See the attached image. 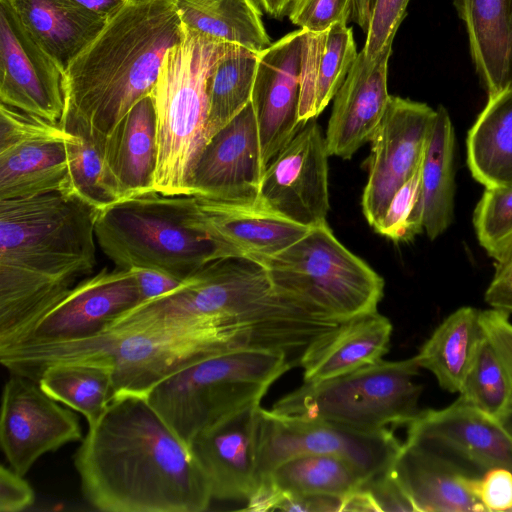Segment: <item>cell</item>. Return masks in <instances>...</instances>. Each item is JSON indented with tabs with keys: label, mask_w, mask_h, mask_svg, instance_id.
Instances as JSON below:
<instances>
[{
	"label": "cell",
	"mask_w": 512,
	"mask_h": 512,
	"mask_svg": "<svg viewBox=\"0 0 512 512\" xmlns=\"http://www.w3.org/2000/svg\"><path fill=\"white\" fill-rule=\"evenodd\" d=\"M481 311L464 306L434 330L416 356L420 368L434 374L439 385L459 392L484 337Z\"/></svg>",
	"instance_id": "4dcf8cb0"
},
{
	"label": "cell",
	"mask_w": 512,
	"mask_h": 512,
	"mask_svg": "<svg viewBox=\"0 0 512 512\" xmlns=\"http://www.w3.org/2000/svg\"><path fill=\"white\" fill-rule=\"evenodd\" d=\"M32 39L64 70L107 20L74 0H4Z\"/></svg>",
	"instance_id": "484cf974"
},
{
	"label": "cell",
	"mask_w": 512,
	"mask_h": 512,
	"mask_svg": "<svg viewBox=\"0 0 512 512\" xmlns=\"http://www.w3.org/2000/svg\"><path fill=\"white\" fill-rule=\"evenodd\" d=\"M195 222L234 257L274 255L311 228L265 208L258 201H227L192 195Z\"/></svg>",
	"instance_id": "44dd1931"
},
{
	"label": "cell",
	"mask_w": 512,
	"mask_h": 512,
	"mask_svg": "<svg viewBox=\"0 0 512 512\" xmlns=\"http://www.w3.org/2000/svg\"><path fill=\"white\" fill-rule=\"evenodd\" d=\"M410 0H373L366 41L362 51L368 58L376 57L392 44L406 16Z\"/></svg>",
	"instance_id": "60d3db41"
},
{
	"label": "cell",
	"mask_w": 512,
	"mask_h": 512,
	"mask_svg": "<svg viewBox=\"0 0 512 512\" xmlns=\"http://www.w3.org/2000/svg\"><path fill=\"white\" fill-rule=\"evenodd\" d=\"M342 500L343 497L338 496L323 494H294L282 492L276 489V496L273 502L272 511L340 512Z\"/></svg>",
	"instance_id": "bcb514c9"
},
{
	"label": "cell",
	"mask_w": 512,
	"mask_h": 512,
	"mask_svg": "<svg viewBox=\"0 0 512 512\" xmlns=\"http://www.w3.org/2000/svg\"><path fill=\"white\" fill-rule=\"evenodd\" d=\"M506 89H512V11H511L510 32H509V50H508L507 75H506Z\"/></svg>",
	"instance_id": "db71d44e"
},
{
	"label": "cell",
	"mask_w": 512,
	"mask_h": 512,
	"mask_svg": "<svg viewBox=\"0 0 512 512\" xmlns=\"http://www.w3.org/2000/svg\"><path fill=\"white\" fill-rule=\"evenodd\" d=\"M258 54L231 44L215 64L208 80L206 143L251 102Z\"/></svg>",
	"instance_id": "e575fe53"
},
{
	"label": "cell",
	"mask_w": 512,
	"mask_h": 512,
	"mask_svg": "<svg viewBox=\"0 0 512 512\" xmlns=\"http://www.w3.org/2000/svg\"><path fill=\"white\" fill-rule=\"evenodd\" d=\"M510 511H512V509Z\"/></svg>",
	"instance_id": "9f6ffc18"
},
{
	"label": "cell",
	"mask_w": 512,
	"mask_h": 512,
	"mask_svg": "<svg viewBox=\"0 0 512 512\" xmlns=\"http://www.w3.org/2000/svg\"><path fill=\"white\" fill-rule=\"evenodd\" d=\"M357 55L353 30L347 24L337 23L321 32L305 30L301 45L300 123L317 118L334 99Z\"/></svg>",
	"instance_id": "d4e9b609"
},
{
	"label": "cell",
	"mask_w": 512,
	"mask_h": 512,
	"mask_svg": "<svg viewBox=\"0 0 512 512\" xmlns=\"http://www.w3.org/2000/svg\"><path fill=\"white\" fill-rule=\"evenodd\" d=\"M253 259L283 294L339 321L377 311L383 297L382 277L348 250L327 222L284 250Z\"/></svg>",
	"instance_id": "ba28073f"
},
{
	"label": "cell",
	"mask_w": 512,
	"mask_h": 512,
	"mask_svg": "<svg viewBox=\"0 0 512 512\" xmlns=\"http://www.w3.org/2000/svg\"><path fill=\"white\" fill-rule=\"evenodd\" d=\"M499 421L512 437V402L506 413L499 419Z\"/></svg>",
	"instance_id": "11a10c76"
},
{
	"label": "cell",
	"mask_w": 512,
	"mask_h": 512,
	"mask_svg": "<svg viewBox=\"0 0 512 512\" xmlns=\"http://www.w3.org/2000/svg\"><path fill=\"white\" fill-rule=\"evenodd\" d=\"M81 491L105 512H202L209 481L145 396L114 398L74 455Z\"/></svg>",
	"instance_id": "6da1fadb"
},
{
	"label": "cell",
	"mask_w": 512,
	"mask_h": 512,
	"mask_svg": "<svg viewBox=\"0 0 512 512\" xmlns=\"http://www.w3.org/2000/svg\"><path fill=\"white\" fill-rule=\"evenodd\" d=\"M401 446L388 428L361 431L324 420L284 416L261 408L257 430L258 484L277 465L301 454L342 457L351 462L367 481L392 467Z\"/></svg>",
	"instance_id": "30bf717a"
},
{
	"label": "cell",
	"mask_w": 512,
	"mask_h": 512,
	"mask_svg": "<svg viewBox=\"0 0 512 512\" xmlns=\"http://www.w3.org/2000/svg\"><path fill=\"white\" fill-rule=\"evenodd\" d=\"M362 487L370 492L379 511H416L391 468L370 478Z\"/></svg>",
	"instance_id": "7bdbcfd3"
},
{
	"label": "cell",
	"mask_w": 512,
	"mask_h": 512,
	"mask_svg": "<svg viewBox=\"0 0 512 512\" xmlns=\"http://www.w3.org/2000/svg\"><path fill=\"white\" fill-rule=\"evenodd\" d=\"M391 334V322L377 311L342 321L302 353L304 382L326 380L381 360Z\"/></svg>",
	"instance_id": "cb8c5ba5"
},
{
	"label": "cell",
	"mask_w": 512,
	"mask_h": 512,
	"mask_svg": "<svg viewBox=\"0 0 512 512\" xmlns=\"http://www.w3.org/2000/svg\"><path fill=\"white\" fill-rule=\"evenodd\" d=\"M353 0H292L289 20L301 29L321 32L351 19Z\"/></svg>",
	"instance_id": "ab89813d"
},
{
	"label": "cell",
	"mask_w": 512,
	"mask_h": 512,
	"mask_svg": "<svg viewBox=\"0 0 512 512\" xmlns=\"http://www.w3.org/2000/svg\"><path fill=\"white\" fill-rule=\"evenodd\" d=\"M262 480L282 492L338 497L361 488L366 482L351 462L329 454L291 457L273 468Z\"/></svg>",
	"instance_id": "836d02e7"
},
{
	"label": "cell",
	"mask_w": 512,
	"mask_h": 512,
	"mask_svg": "<svg viewBox=\"0 0 512 512\" xmlns=\"http://www.w3.org/2000/svg\"><path fill=\"white\" fill-rule=\"evenodd\" d=\"M328 156L316 118L307 121L266 167L257 201L308 228L326 222Z\"/></svg>",
	"instance_id": "4fadbf2b"
},
{
	"label": "cell",
	"mask_w": 512,
	"mask_h": 512,
	"mask_svg": "<svg viewBox=\"0 0 512 512\" xmlns=\"http://www.w3.org/2000/svg\"><path fill=\"white\" fill-rule=\"evenodd\" d=\"M139 303L134 271L104 267L78 281L36 312L1 341L0 348L92 337Z\"/></svg>",
	"instance_id": "8fae6325"
},
{
	"label": "cell",
	"mask_w": 512,
	"mask_h": 512,
	"mask_svg": "<svg viewBox=\"0 0 512 512\" xmlns=\"http://www.w3.org/2000/svg\"><path fill=\"white\" fill-rule=\"evenodd\" d=\"M392 44L374 58L361 50L334 97L325 143L329 156L350 159L379 126L390 95L388 61Z\"/></svg>",
	"instance_id": "ffe728a7"
},
{
	"label": "cell",
	"mask_w": 512,
	"mask_h": 512,
	"mask_svg": "<svg viewBox=\"0 0 512 512\" xmlns=\"http://www.w3.org/2000/svg\"><path fill=\"white\" fill-rule=\"evenodd\" d=\"M23 477L12 468L1 465L0 512H19L34 504V490Z\"/></svg>",
	"instance_id": "f6af8a7d"
},
{
	"label": "cell",
	"mask_w": 512,
	"mask_h": 512,
	"mask_svg": "<svg viewBox=\"0 0 512 512\" xmlns=\"http://www.w3.org/2000/svg\"><path fill=\"white\" fill-rule=\"evenodd\" d=\"M419 368L416 356L399 361L381 359L333 378L304 382L271 410L361 431L408 425L421 411L422 387L414 382Z\"/></svg>",
	"instance_id": "9c48e42d"
},
{
	"label": "cell",
	"mask_w": 512,
	"mask_h": 512,
	"mask_svg": "<svg viewBox=\"0 0 512 512\" xmlns=\"http://www.w3.org/2000/svg\"><path fill=\"white\" fill-rule=\"evenodd\" d=\"M66 131L73 133V138L67 143L69 174L64 193L78 197L97 210L116 202L104 165V141L80 129Z\"/></svg>",
	"instance_id": "8d00e7d4"
},
{
	"label": "cell",
	"mask_w": 512,
	"mask_h": 512,
	"mask_svg": "<svg viewBox=\"0 0 512 512\" xmlns=\"http://www.w3.org/2000/svg\"><path fill=\"white\" fill-rule=\"evenodd\" d=\"M341 511H379L370 492L361 487L343 497Z\"/></svg>",
	"instance_id": "681fc988"
},
{
	"label": "cell",
	"mask_w": 512,
	"mask_h": 512,
	"mask_svg": "<svg viewBox=\"0 0 512 512\" xmlns=\"http://www.w3.org/2000/svg\"><path fill=\"white\" fill-rule=\"evenodd\" d=\"M92 13L108 20L129 0H74Z\"/></svg>",
	"instance_id": "f907efd6"
},
{
	"label": "cell",
	"mask_w": 512,
	"mask_h": 512,
	"mask_svg": "<svg viewBox=\"0 0 512 512\" xmlns=\"http://www.w3.org/2000/svg\"><path fill=\"white\" fill-rule=\"evenodd\" d=\"M459 394L463 401L497 420L512 402V378L485 334Z\"/></svg>",
	"instance_id": "d590c367"
},
{
	"label": "cell",
	"mask_w": 512,
	"mask_h": 512,
	"mask_svg": "<svg viewBox=\"0 0 512 512\" xmlns=\"http://www.w3.org/2000/svg\"><path fill=\"white\" fill-rule=\"evenodd\" d=\"M477 493L486 511H510L512 471L503 467L487 470L479 477Z\"/></svg>",
	"instance_id": "b9f144b4"
},
{
	"label": "cell",
	"mask_w": 512,
	"mask_h": 512,
	"mask_svg": "<svg viewBox=\"0 0 512 512\" xmlns=\"http://www.w3.org/2000/svg\"><path fill=\"white\" fill-rule=\"evenodd\" d=\"M477 239L496 262L512 250V186L485 188L473 213Z\"/></svg>",
	"instance_id": "74e56055"
},
{
	"label": "cell",
	"mask_w": 512,
	"mask_h": 512,
	"mask_svg": "<svg viewBox=\"0 0 512 512\" xmlns=\"http://www.w3.org/2000/svg\"><path fill=\"white\" fill-rule=\"evenodd\" d=\"M73 133L43 136L0 149V200L36 197L68 188L67 143Z\"/></svg>",
	"instance_id": "4316f807"
},
{
	"label": "cell",
	"mask_w": 512,
	"mask_h": 512,
	"mask_svg": "<svg viewBox=\"0 0 512 512\" xmlns=\"http://www.w3.org/2000/svg\"><path fill=\"white\" fill-rule=\"evenodd\" d=\"M183 34L176 0H129L66 68L60 125L104 141L153 92L167 52Z\"/></svg>",
	"instance_id": "277c9868"
},
{
	"label": "cell",
	"mask_w": 512,
	"mask_h": 512,
	"mask_svg": "<svg viewBox=\"0 0 512 512\" xmlns=\"http://www.w3.org/2000/svg\"><path fill=\"white\" fill-rule=\"evenodd\" d=\"M260 409V402H252L200 431L189 443L213 498L247 501L257 488Z\"/></svg>",
	"instance_id": "d6986e66"
},
{
	"label": "cell",
	"mask_w": 512,
	"mask_h": 512,
	"mask_svg": "<svg viewBox=\"0 0 512 512\" xmlns=\"http://www.w3.org/2000/svg\"><path fill=\"white\" fill-rule=\"evenodd\" d=\"M467 163L485 188L512 186V89L489 97L467 135Z\"/></svg>",
	"instance_id": "f546056e"
},
{
	"label": "cell",
	"mask_w": 512,
	"mask_h": 512,
	"mask_svg": "<svg viewBox=\"0 0 512 512\" xmlns=\"http://www.w3.org/2000/svg\"><path fill=\"white\" fill-rule=\"evenodd\" d=\"M184 26L260 53L272 43L254 0H176Z\"/></svg>",
	"instance_id": "1f68e13d"
},
{
	"label": "cell",
	"mask_w": 512,
	"mask_h": 512,
	"mask_svg": "<svg viewBox=\"0 0 512 512\" xmlns=\"http://www.w3.org/2000/svg\"><path fill=\"white\" fill-rule=\"evenodd\" d=\"M421 165L395 192L384 215L374 227L377 233L394 242L409 241L423 231L419 211Z\"/></svg>",
	"instance_id": "f35d334b"
},
{
	"label": "cell",
	"mask_w": 512,
	"mask_h": 512,
	"mask_svg": "<svg viewBox=\"0 0 512 512\" xmlns=\"http://www.w3.org/2000/svg\"><path fill=\"white\" fill-rule=\"evenodd\" d=\"M373 0H353L351 19L367 32Z\"/></svg>",
	"instance_id": "f5cc1de1"
},
{
	"label": "cell",
	"mask_w": 512,
	"mask_h": 512,
	"mask_svg": "<svg viewBox=\"0 0 512 512\" xmlns=\"http://www.w3.org/2000/svg\"><path fill=\"white\" fill-rule=\"evenodd\" d=\"M0 100L60 124L65 110L64 70L27 33L0 0Z\"/></svg>",
	"instance_id": "9a60e30c"
},
{
	"label": "cell",
	"mask_w": 512,
	"mask_h": 512,
	"mask_svg": "<svg viewBox=\"0 0 512 512\" xmlns=\"http://www.w3.org/2000/svg\"><path fill=\"white\" fill-rule=\"evenodd\" d=\"M455 132L448 111L439 105L421 165L419 211L429 239L442 235L454 218Z\"/></svg>",
	"instance_id": "83f0119b"
},
{
	"label": "cell",
	"mask_w": 512,
	"mask_h": 512,
	"mask_svg": "<svg viewBox=\"0 0 512 512\" xmlns=\"http://www.w3.org/2000/svg\"><path fill=\"white\" fill-rule=\"evenodd\" d=\"M262 12L269 17L281 20L288 15L292 0H254Z\"/></svg>",
	"instance_id": "816d5d0a"
},
{
	"label": "cell",
	"mask_w": 512,
	"mask_h": 512,
	"mask_svg": "<svg viewBox=\"0 0 512 512\" xmlns=\"http://www.w3.org/2000/svg\"><path fill=\"white\" fill-rule=\"evenodd\" d=\"M83 439L78 417L31 378L11 374L2 394L0 444L10 467L25 476L42 455Z\"/></svg>",
	"instance_id": "5bb4252c"
},
{
	"label": "cell",
	"mask_w": 512,
	"mask_h": 512,
	"mask_svg": "<svg viewBox=\"0 0 512 512\" xmlns=\"http://www.w3.org/2000/svg\"><path fill=\"white\" fill-rule=\"evenodd\" d=\"M95 236L116 267L156 269L179 280L233 257L195 222L192 195L151 190L120 199L97 211Z\"/></svg>",
	"instance_id": "5b68a950"
},
{
	"label": "cell",
	"mask_w": 512,
	"mask_h": 512,
	"mask_svg": "<svg viewBox=\"0 0 512 512\" xmlns=\"http://www.w3.org/2000/svg\"><path fill=\"white\" fill-rule=\"evenodd\" d=\"M340 323L279 291L258 261L229 257L207 263L176 289L127 310L106 329H213L238 350L282 352L299 365L304 350Z\"/></svg>",
	"instance_id": "7a4b0ae2"
},
{
	"label": "cell",
	"mask_w": 512,
	"mask_h": 512,
	"mask_svg": "<svg viewBox=\"0 0 512 512\" xmlns=\"http://www.w3.org/2000/svg\"><path fill=\"white\" fill-rule=\"evenodd\" d=\"M97 211L62 192L0 200V341L93 272Z\"/></svg>",
	"instance_id": "3957f363"
},
{
	"label": "cell",
	"mask_w": 512,
	"mask_h": 512,
	"mask_svg": "<svg viewBox=\"0 0 512 512\" xmlns=\"http://www.w3.org/2000/svg\"><path fill=\"white\" fill-rule=\"evenodd\" d=\"M103 158L117 201L153 190L158 161L153 92L134 104L105 137Z\"/></svg>",
	"instance_id": "603a6c76"
},
{
	"label": "cell",
	"mask_w": 512,
	"mask_h": 512,
	"mask_svg": "<svg viewBox=\"0 0 512 512\" xmlns=\"http://www.w3.org/2000/svg\"><path fill=\"white\" fill-rule=\"evenodd\" d=\"M132 270L135 273L139 289V304L167 294L176 289L183 281L156 269L136 268Z\"/></svg>",
	"instance_id": "c3c4849f"
},
{
	"label": "cell",
	"mask_w": 512,
	"mask_h": 512,
	"mask_svg": "<svg viewBox=\"0 0 512 512\" xmlns=\"http://www.w3.org/2000/svg\"><path fill=\"white\" fill-rule=\"evenodd\" d=\"M265 167L250 102L205 144L190 180L191 195L255 202Z\"/></svg>",
	"instance_id": "e0dca14e"
},
{
	"label": "cell",
	"mask_w": 512,
	"mask_h": 512,
	"mask_svg": "<svg viewBox=\"0 0 512 512\" xmlns=\"http://www.w3.org/2000/svg\"><path fill=\"white\" fill-rule=\"evenodd\" d=\"M436 109L426 103L391 96L385 114L370 139L368 180L362 211L373 228L395 192L422 163Z\"/></svg>",
	"instance_id": "7c38bea8"
},
{
	"label": "cell",
	"mask_w": 512,
	"mask_h": 512,
	"mask_svg": "<svg viewBox=\"0 0 512 512\" xmlns=\"http://www.w3.org/2000/svg\"><path fill=\"white\" fill-rule=\"evenodd\" d=\"M488 98L506 89L512 0H454Z\"/></svg>",
	"instance_id": "f1b7e54d"
},
{
	"label": "cell",
	"mask_w": 512,
	"mask_h": 512,
	"mask_svg": "<svg viewBox=\"0 0 512 512\" xmlns=\"http://www.w3.org/2000/svg\"><path fill=\"white\" fill-rule=\"evenodd\" d=\"M40 387L53 399L81 413L94 426L116 397L111 370L90 362L58 363L38 376Z\"/></svg>",
	"instance_id": "d6a6232c"
},
{
	"label": "cell",
	"mask_w": 512,
	"mask_h": 512,
	"mask_svg": "<svg viewBox=\"0 0 512 512\" xmlns=\"http://www.w3.org/2000/svg\"><path fill=\"white\" fill-rule=\"evenodd\" d=\"M406 442L456 456L479 471H512V437L499 420L461 398L439 410H423L408 425Z\"/></svg>",
	"instance_id": "ac0fdd59"
},
{
	"label": "cell",
	"mask_w": 512,
	"mask_h": 512,
	"mask_svg": "<svg viewBox=\"0 0 512 512\" xmlns=\"http://www.w3.org/2000/svg\"><path fill=\"white\" fill-rule=\"evenodd\" d=\"M492 308L512 312V250L495 264V273L485 292Z\"/></svg>",
	"instance_id": "7dc6e473"
},
{
	"label": "cell",
	"mask_w": 512,
	"mask_h": 512,
	"mask_svg": "<svg viewBox=\"0 0 512 512\" xmlns=\"http://www.w3.org/2000/svg\"><path fill=\"white\" fill-rule=\"evenodd\" d=\"M304 32L292 31L258 54L251 103L265 169L303 126L299 102Z\"/></svg>",
	"instance_id": "2e32d148"
},
{
	"label": "cell",
	"mask_w": 512,
	"mask_h": 512,
	"mask_svg": "<svg viewBox=\"0 0 512 512\" xmlns=\"http://www.w3.org/2000/svg\"><path fill=\"white\" fill-rule=\"evenodd\" d=\"M480 322L490 341L512 378V323L509 313L497 309L483 310Z\"/></svg>",
	"instance_id": "ee69618b"
},
{
	"label": "cell",
	"mask_w": 512,
	"mask_h": 512,
	"mask_svg": "<svg viewBox=\"0 0 512 512\" xmlns=\"http://www.w3.org/2000/svg\"><path fill=\"white\" fill-rule=\"evenodd\" d=\"M391 470L418 512L486 511L477 493L480 476L441 451L405 442Z\"/></svg>",
	"instance_id": "7402d4cb"
},
{
	"label": "cell",
	"mask_w": 512,
	"mask_h": 512,
	"mask_svg": "<svg viewBox=\"0 0 512 512\" xmlns=\"http://www.w3.org/2000/svg\"><path fill=\"white\" fill-rule=\"evenodd\" d=\"M231 44L184 26L181 41L167 52L153 90L158 143L154 191L191 195L192 172L206 144L208 80Z\"/></svg>",
	"instance_id": "8992f818"
},
{
	"label": "cell",
	"mask_w": 512,
	"mask_h": 512,
	"mask_svg": "<svg viewBox=\"0 0 512 512\" xmlns=\"http://www.w3.org/2000/svg\"><path fill=\"white\" fill-rule=\"evenodd\" d=\"M295 364L282 352L234 350L211 355L157 383L145 396L188 446L200 431L252 403Z\"/></svg>",
	"instance_id": "52a82bcc"
}]
</instances>
